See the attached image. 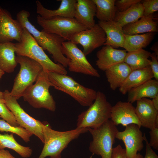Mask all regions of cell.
Returning <instances> with one entry per match:
<instances>
[{
  "label": "cell",
  "instance_id": "6da1fadb",
  "mask_svg": "<svg viewBox=\"0 0 158 158\" xmlns=\"http://www.w3.org/2000/svg\"><path fill=\"white\" fill-rule=\"evenodd\" d=\"M30 16L28 11L22 10L17 13L16 20L32 36L43 49L51 54L55 63L67 67L69 60L62 52V44L66 40L57 35L38 30L29 21Z\"/></svg>",
  "mask_w": 158,
  "mask_h": 158
},
{
  "label": "cell",
  "instance_id": "7a4b0ae2",
  "mask_svg": "<svg viewBox=\"0 0 158 158\" xmlns=\"http://www.w3.org/2000/svg\"><path fill=\"white\" fill-rule=\"evenodd\" d=\"M17 55L30 58L39 63L43 70L47 73H54L66 75L65 68L59 63L53 61L38 44L32 36L23 28L20 40L15 43Z\"/></svg>",
  "mask_w": 158,
  "mask_h": 158
},
{
  "label": "cell",
  "instance_id": "3957f363",
  "mask_svg": "<svg viewBox=\"0 0 158 158\" xmlns=\"http://www.w3.org/2000/svg\"><path fill=\"white\" fill-rule=\"evenodd\" d=\"M44 146L38 158H61V153L73 140L88 131L87 128H78L60 131L52 129L48 124L43 123Z\"/></svg>",
  "mask_w": 158,
  "mask_h": 158
},
{
  "label": "cell",
  "instance_id": "277c9868",
  "mask_svg": "<svg viewBox=\"0 0 158 158\" xmlns=\"http://www.w3.org/2000/svg\"><path fill=\"white\" fill-rule=\"evenodd\" d=\"M48 75L55 89L69 95L82 106H90L96 98V91L80 85L70 76L54 73H48Z\"/></svg>",
  "mask_w": 158,
  "mask_h": 158
},
{
  "label": "cell",
  "instance_id": "5b68a950",
  "mask_svg": "<svg viewBox=\"0 0 158 158\" xmlns=\"http://www.w3.org/2000/svg\"><path fill=\"white\" fill-rule=\"evenodd\" d=\"M112 107L103 93L97 92L96 98L92 104L78 116L76 128H95L99 127L111 118Z\"/></svg>",
  "mask_w": 158,
  "mask_h": 158
},
{
  "label": "cell",
  "instance_id": "8992f818",
  "mask_svg": "<svg viewBox=\"0 0 158 158\" xmlns=\"http://www.w3.org/2000/svg\"><path fill=\"white\" fill-rule=\"evenodd\" d=\"M16 59L20 68L10 94L18 99L36 82L43 69L39 63L28 57L17 55Z\"/></svg>",
  "mask_w": 158,
  "mask_h": 158
},
{
  "label": "cell",
  "instance_id": "52a82bcc",
  "mask_svg": "<svg viewBox=\"0 0 158 158\" xmlns=\"http://www.w3.org/2000/svg\"><path fill=\"white\" fill-rule=\"evenodd\" d=\"M35 82L23 94L24 100L34 108H44L54 111L56 102L49 91L53 85L49 79L48 73L43 70Z\"/></svg>",
  "mask_w": 158,
  "mask_h": 158
},
{
  "label": "cell",
  "instance_id": "ba28073f",
  "mask_svg": "<svg viewBox=\"0 0 158 158\" xmlns=\"http://www.w3.org/2000/svg\"><path fill=\"white\" fill-rule=\"evenodd\" d=\"M87 128L92 137L89 148L90 152L102 158H111L116 135L118 131L116 126L109 120L99 127Z\"/></svg>",
  "mask_w": 158,
  "mask_h": 158
},
{
  "label": "cell",
  "instance_id": "9c48e42d",
  "mask_svg": "<svg viewBox=\"0 0 158 158\" xmlns=\"http://www.w3.org/2000/svg\"><path fill=\"white\" fill-rule=\"evenodd\" d=\"M37 21L42 30L58 35L66 40L69 41L73 34L87 29L74 18L55 16L45 19L38 15Z\"/></svg>",
  "mask_w": 158,
  "mask_h": 158
},
{
  "label": "cell",
  "instance_id": "30bf717a",
  "mask_svg": "<svg viewBox=\"0 0 158 158\" xmlns=\"http://www.w3.org/2000/svg\"><path fill=\"white\" fill-rule=\"evenodd\" d=\"M5 103L14 116L19 126L31 133L44 143L43 123L35 119L27 113L20 106L17 99L6 90L4 92Z\"/></svg>",
  "mask_w": 158,
  "mask_h": 158
},
{
  "label": "cell",
  "instance_id": "8fae6325",
  "mask_svg": "<svg viewBox=\"0 0 158 158\" xmlns=\"http://www.w3.org/2000/svg\"><path fill=\"white\" fill-rule=\"evenodd\" d=\"M62 52L69 60L68 66L70 71L100 77L97 70L90 63L76 44L70 41L64 42L62 44Z\"/></svg>",
  "mask_w": 158,
  "mask_h": 158
},
{
  "label": "cell",
  "instance_id": "7c38bea8",
  "mask_svg": "<svg viewBox=\"0 0 158 158\" xmlns=\"http://www.w3.org/2000/svg\"><path fill=\"white\" fill-rule=\"evenodd\" d=\"M106 40L105 33L98 24L93 27L76 33L71 37L69 41L81 45L83 52L86 56L96 49L104 45Z\"/></svg>",
  "mask_w": 158,
  "mask_h": 158
},
{
  "label": "cell",
  "instance_id": "4fadbf2b",
  "mask_svg": "<svg viewBox=\"0 0 158 158\" xmlns=\"http://www.w3.org/2000/svg\"><path fill=\"white\" fill-rule=\"evenodd\" d=\"M140 128L136 124H130L123 131H118L116 135V138L123 142L128 158L134 157L144 147L143 135Z\"/></svg>",
  "mask_w": 158,
  "mask_h": 158
},
{
  "label": "cell",
  "instance_id": "5bb4252c",
  "mask_svg": "<svg viewBox=\"0 0 158 158\" xmlns=\"http://www.w3.org/2000/svg\"><path fill=\"white\" fill-rule=\"evenodd\" d=\"M23 28L17 20L13 18L10 13L0 6V43L19 42Z\"/></svg>",
  "mask_w": 158,
  "mask_h": 158
},
{
  "label": "cell",
  "instance_id": "9a60e30c",
  "mask_svg": "<svg viewBox=\"0 0 158 158\" xmlns=\"http://www.w3.org/2000/svg\"><path fill=\"white\" fill-rule=\"evenodd\" d=\"M111 120L116 126L121 125L126 127L135 124L141 127L135 111V107L129 102L119 101L112 107Z\"/></svg>",
  "mask_w": 158,
  "mask_h": 158
},
{
  "label": "cell",
  "instance_id": "2e32d148",
  "mask_svg": "<svg viewBox=\"0 0 158 158\" xmlns=\"http://www.w3.org/2000/svg\"><path fill=\"white\" fill-rule=\"evenodd\" d=\"M135 111L141 126L151 129L158 126V111L151 100L143 98L136 101Z\"/></svg>",
  "mask_w": 158,
  "mask_h": 158
},
{
  "label": "cell",
  "instance_id": "e0dca14e",
  "mask_svg": "<svg viewBox=\"0 0 158 158\" xmlns=\"http://www.w3.org/2000/svg\"><path fill=\"white\" fill-rule=\"evenodd\" d=\"M126 53V50L105 45L97 53L96 65L99 69L105 71L116 64L124 62Z\"/></svg>",
  "mask_w": 158,
  "mask_h": 158
},
{
  "label": "cell",
  "instance_id": "ac0fdd59",
  "mask_svg": "<svg viewBox=\"0 0 158 158\" xmlns=\"http://www.w3.org/2000/svg\"><path fill=\"white\" fill-rule=\"evenodd\" d=\"M96 12L93 0H77L74 18L87 28H90L96 24L94 18Z\"/></svg>",
  "mask_w": 158,
  "mask_h": 158
},
{
  "label": "cell",
  "instance_id": "d6986e66",
  "mask_svg": "<svg viewBox=\"0 0 158 158\" xmlns=\"http://www.w3.org/2000/svg\"><path fill=\"white\" fill-rule=\"evenodd\" d=\"M59 7L56 10L45 8L39 1H36L37 13L42 18H48L55 16L74 18L77 0H61Z\"/></svg>",
  "mask_w": 158,
  "mask_h": 158
},
{
  "label": "cell",
  "instance_id": "ffe728a7",
  "mask_svg": "<svg viewBox=\"0 0 158 158\" xmlns=\"http://www.w3.org/2000/svg\"><path fill=\"white\" fill-rule=\"evenodd\" d=\"M157 17L154 13L143 16L137 21L123 27L124 34L132 35L158 32Z\"/></svg>",
  "mask_w": 158,
  "mask_h": 158
},
{
  "label": "cell",
  "instance_id": "44dd1931",
  "mask_svg": "<svg viewBox=\"0 0 158 158\" xmlns=\"http://www.w3.org/2000/svg\"><path fill=\"white\" fill-rule=\"evenodd\" d=\"M98 25L104 31L106 41L104 44L111 46L114 48L123 47L125 37L123 27L114 20L98 21Z\"/></svg>",
  "mask_w": 158,
  "mask_h": 158
},
{
  "label": "cell",
  "instance_id": "7402d4cb",
  "mask_svg": "<svg viewBox=\"0 0 158 158\" xmlns=\"http://www.w3.org/2000/svg\"><path fill=\"white\" fill-rule=\"evenodd\" d=\"M153 78L150 66L133 70L119 88V91L122 94L125 95L131 89L142 84Z\"/></svg>",
  "mask_w": 158,
  "mask_h": 158
},
{
  "label": "cell",
  "instance_id": "603a6c76",
  "mask_svg": "<svg viewBox=\"0 0 158 158\" xmlns=\"http://www.w3.org/2000/svg\"><path fill=\"white\" fill-rule=\"evenodd\" d=\"M132 70L124 62L116 64L105 71L110 88L115 90L123 84Z\"/></svg>",
  "mask_w": 158,
  "mask_h": 158
},
{
  "label": "cell",
  "instance_id": "cb8c5ba5",
  "mask_svg": "<svg viewBox=\"0 0 158 158\" xmlns=\"http://www.w3.org/2000/svg\"><path fill=\"white\" fill-rule=\"evenodd\" d=\"M128 92L127 101L132 104L143 98L153 99L158 95V81L155 79L149 80Z\"/></svg>",
  "mask_w": 158,
  "mask_h": 158
},
{
  "label": "cell",
  "instance_id": "d4e9b609",
  "mask_svg": "<svg viewBox=\"0 0 158 158\" xmlns=\"http://www.w3.org/2000/svg\"><path fill=\"white\" fill-rule=\"evenodd\" d=\"M15 43H0V69L4 72L14 71L17 63L16 59Z\"/></svg>",
  "mask_w": 158,
  "mask_h": 158
},
{
  "label": "cell",
  "instance_id": "484cf974",
  "mask_svg": "<svg viewBox=\"0 0 158 158\" xmlns=\"http://www.w3.org/2000/svg\"><path fill=\"white\" fill-rule=\"evenodd\" d=\"M155 34V32H150L132 35L125 34L123 48L128 52L143 49L150 43Z\"/></svg>",
  "mask_w": 158,
  "mask_h": 158
},
{
  "label": "cell",
  "instance_id": "4316f807",
  "mask_svg": "<svg viewBox=\"0 0 158 158\" xmlns=\"http://www.w3.org/2000/svg\"><path fill=\"white\" fill-rule=\"evenodd\" d=\"M141 2L133 4L123 11H117L114 20L122 27L138 20L143 15L144 8Z\"/></svg>",
  "mask_w": 158,
  "mask_h": 158
},
{
  "label": "cell",
  "instance_id": "83f0119b",
  "mask_svg": "<svg viewBox=\"0 0 158 158\" xmlns=\"http://www.w3.org/2000/svg\"><path fill=\"white\" fill-rule=\"evenodd\" d=\"M151 53L143 49L128 51L126 53L124 62L132 71L143 68L150 66L148 59Z\"/></svg>",
  "mask_w": 158,
  "mask_h": 158
},
{
  "label": "cell",
  "instance_id": "f1b7e54d",
  "mask_svg": "<svg viewBox=\"0 0 158 158\" xmlns=\"http://www.w3.org/2000/svg\"><path fill=\"white\" fill-rule=\"evenodd\" d=\"M96 7L95 16L99 21L114 20L116 12L115 0H93Z\"/></svg>",
  "mask_w": 158,
  "mask_h": 158
},
{
  "label": "cell",
  "instance_id": "f546056e",
  "mask_svg": "<svg viewBox=\"0 0 158 158\" xmlns=\"http://www.w3.org/2000/svg\"><path fill=\"white\" fill-rule=\"evenodd\" d=\"M7 148L11 149L24 158H28L32 155V151L29 147L19 144L15 139L13 134L0 133V150Z\"/></svg>",
  "mask_w": 158,
  "mask_h": 158
},
{
  "label": "cell",
  "instance_id": "4dcf8cb0",
  "mask_svg": "<svg viewBox=\"0 0 158 158\" xmlns=\"http://www.w3.org/2000/svg\"><path fill=\"white\" fill-rule=\"evenodd\" d=\"M0 131L10 132L20 136L26 142L30 140V138L33 135L30 132L20 126H11L5 120L0 119Z\"/></svg>",
  "mask_w": 158,
  "mask_h": 158
},
{
  "label": "cell",
  "instance_id": "1f68e13d",
  "mask_svg": "<svg viewBox=\"0 0 158 158\" xmlns=\"http://www.w3.org/2000/svg\"><path fill=\"white\" fill-rule=\"evenodd\" d=\"M0 117L12 126H19L12 113L6 106L4 100L0 98Z\"/></svg>",
  "mask_w": 158,
  "mask_h": 158
},
{
  "label": "cell",
  "instance_id": "d6a6232c",
  "mask_svg": "<svg viewBox=\"0 0 158 158\" xmlns=\"http://www.w3.org/2000/svg\"><path fill=\"white\" fill-rule=\"evenodd\" d=\"M142 1L144 8L143 16H149L158 11V0H145Z\"/></svg>",
  "mask_w": 158,
  "mask_h": 158
},
{
  "label": "cell",
  "instance_id": "836d02e7",
  "mask_svg": "<svg viewBox=\"0 0 158 158\" xmlns=\"http://www.w3.org/2000/svg\"><path fill=\"white\" fill-rule=\"evenodd\" d=\"M140 0H117L115 1V5L119 12L123 11L134 4L140 2Z\"/></svg>",
  "mask_w": 158,
  "mask_h": 158
},
{
  "label": "cell",
  "instance_id": "e575fe53",
  "mask_svg": "<svg viewBox=\"0 0 158 158\" xmlns=\"http://www.w3.org/2000/svg\"><path fill=\"white\" fill-rule=\"evenodd\" d=\"M149 132L150 141L149 144L151 147L158 150V126L151 129Z\"/></svg>",
  "mask_w": 158,
  "mask_h": 158
},
{
  "label": "cell",
  "instance_id": "d590c367",
  "mask_svg": "<svg viewBox=\"0 0 158 158\" xmlns=\"http://www.w3.org/2000/svg\"><path fill=\"white\" fill-rule=\"evenodd\" d=\"M150 57L151 60L150 62V67L153 78L158 81V56L154 53H151Z\"/></svg>",
  "mask_w": 158,
  "mask_h": 158
},
{
  "label": "cell",
  "instance_id": "8d00e7d4",
  "mask_svg": "<svg viewBox=\"0 0 158 158\" xmlns=\"http://www.w3.org/2000/svg\"><path fill=\"white\" fill-rule=\"evenodd\" d=\"M111 158H128L125 149L123 148L120 144L113 149Z\"/></svg>",
  "mask_w": 158,
  "mask_h": 158
},
{
  "label": "cell",
  "instance_id": "74e56055",
  "mask_svg": "<svg viewBox=\"0 0 158 158\" xmlns=\"http://www.w3.org/2000/svg\"><path fill=\"white\" fill-rule=\"evenodd\" d=\"M144 141L146 142L145 153L143 158H158V156L149 144L145 134L143 135Z\"/></svg>",
  "mask_w": 158,
  "mask_h": 158
},
{
  "label": "cell",
  "instance_id": "f35d334b",
  "mask_svg": "<svg viewBox=\"0 0 158 158\" xmlns=\"http://www.w3.org/2000/svg\"><path fill=\"white\" fill-rule=\"evenodd\" d=\"M0 158H16L13 156L9 151L4 149L0 150Z\"/></svg>",
  "mask_w": 158,
  "mask_h": 158
},
{
  "label": "cell",
  "instance_id": "ab89813d",
  "mask_svg": "<svg viewBox=\"0 0 158 158\" xmlns=\"http://www.w3.org/2000/svg\"><path fill=\"white\" fill-rule=\"evenodd\" d=\"M152 100L154 108L158 111V95L153 98Z\"/></svg>",
  "mask_w": 158,
  "mask_h": 158
},
{
  "label": "cell",
  "instance_id": "60d3db41",
  "mask_svg": "<svg viewBox=\"0 0 158 158\" xmlns=\"http://www.w3.org/2000/svg\"><path fill=\"white\" fill-rule=\"evenodd\" d=\"M158 42H156L152 47L151 49L154 51L156 54L158 56Z\"/></svg>",
  "mask_w": 158,
  "mask_h": 158
},
{
  "label": "cell",
  "instance_id": "b9f144b4",
  "mask_svg": "<svg viewBox=\"0 0 158 158\" xmlns=\"http://www.w3.org/2000/svg\"><path fill=\"white\" fill-rule=\"evenodd\" d=\"M143 157L140 153H138L133 158H143Z\"/></svg>",
  "mask_w": 158,
  "mask_h": 158
},
{
  "label": "cell",
  "instance_id": "7bdbcfd3",
  "mask_svg": "<svg viewBox=\"0 0 158 158\" xmlns=\"http://www.w3.org/2000/svg\"><path fill=\"white\" fill-rule=\"evenodd\" d=\"M0 98L4 99V93L0 91Z\"/></svg>",
  "mask_w": 158,
  "mask_h": 158
},
{
  "label": "cell",
  "instance_id": "ee69618b",
  "mask_svg": "<svg viewBox=\"0 0 158 158\" xmlns=\"http://www.w3.org/2000/svg\"><path fill=\"white\" fill-rule=\"evenodd\" d=\"M4 72L0 69V81L3 75L4 74Z\"/></svg>",
  "mask_w": 158,
  "mask_h": 158
},
{
  "label": "cell",
  "instance_id": "f6af8a7d",
  "mask_svg": "<svg viewBox=\"0 0 158 158\" xmlns=\"http://www.w3.org/2000/svg\"><path fill=\"white\" fill-rule=\"evenodd\" d=\"M0 118H1V117H0Z\"/></svg>",
  "mask_w": 158,
  "mask_h": 158
}]
</instances>
